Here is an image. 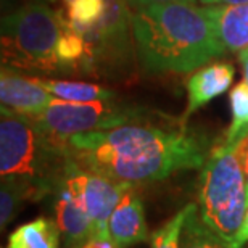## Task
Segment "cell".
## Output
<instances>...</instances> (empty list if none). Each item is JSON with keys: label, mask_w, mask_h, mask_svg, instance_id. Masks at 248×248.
Returning <instances> with one entry per match:
<instances>
[{"label": "cell", "mask_w": 248, "mask_h": 248, "mask_svg": "<svg viewBox=\"0 0 248 248\" xmlns=\"http://www.w3.org/2000/svg\"><path fill=\"white\" fill-rule=\"evenodd\" d=\"M60 227L50 217H36L16 227L8 237L7 248H60Z\"/></svg>", "instance_id": "4fadbf2b"}, {"label": "cell", "mask_w": 248, "mask_h": 248, "mask_svg": "<svg viewBox=\"0 0 248 248\" xmlns=\"http://www.w3.org/2000/svg\"><path fill=\"white\" fill-rule=\"evenodd\" d=\"M69 156V155H68ZM60 186H63L82 206L97 226V234L108 231V219L131 184L113 181L110 177L81 168L68 158Z\"/></svg>", "instance_id": "52a82bcc"}, {"label": "cell", "mask_w": 248, "mask_h": 248, "mask_svg": "<svg viewBox=\"0 0 248 248\" xmlns=\"http://www.w3.org/2000/svg\"><path fill=\"white\" fill-rule=\"evenodd\" d=\"M39 200L34 186L19 177H2L0 184V227L2 231L23 210L24 202Z\"/></svg>", "instance_id": "2e32d148"}, {"label": "cell", "mask_w": 248, "mask_h": 248, "mask_svg": "<svg viewBox=\"0 0 248 248\" xmlns=\"http://www.w3.org/2000/svg\"><path fill=\"white\" fill-rule=\"evenodd\" d=\"M66 152L81 168L136 186L203 168L208 140L186 126L166 129L131 123L74 134L66 140Z\"/></svg>", "instance_id": "6da1fadb"}, {"label": "cell", "mask_w": 248, "mask_h": 248, "mask_svg": "<svg viewBox=\"0 0 248 248\" xmlns=\"http://www.w3.org/2000/svg\"><path fill=\"white\" fill-rule=\"evenodd\" d=\"M0 100L2 107L36 118L50 105L53 95L46 91L37 78H26L15 68L2 66L0 73Z\"/></svg>", "instance_id": "ba28073f"}, {"label": "cell", "mask_w": 248, "mask_h": 248, "mask_svg": "<svg viewBox=\"0 0 248 248\" xmlns=\"http://www.w3.org/2000/svg\"><path fill=\"white\" fill-rule=\"evenodd\" d=\"M131 34L143 71L190 73L224 55L205 8L193 2L132 8Z\"/></svg>", "instance_id": "7a4b0ae2"}, {"label": "cell", "mask_w": 248, "mask_h": 248, "mask_svg": "<svg viewBox=\"0 0 248 248\" xmlns=\"http://www.w3.org/2000/svg\"><path fill=\"white\" fill-rule=\"evenodd\" d=\"M64 12L58 13L60 21L84 34L98 26L110 7V0H62Z\"/></svg>", "instance_id": "5bb4252c"}, {"label": "cell", "mask_w": 248, "mask_h": 248, "mask_svg": "<svg viewBox=\"0 0 248 248\" xmlns=\"http://www.w3.org/2000/svg\"><path fill=\"white\" fill-rule=\"evenodd\" d=\"M203 5H244L248 0H200Z\"/></svg>", "instance_id": "cb8c5ba5"}, {"label": "cell", "mask_w": 248, "mask_h": 248, "mask_svg": "<svg viewBox=\"0 0 248 248\" xmlns=\"http://www.w3.org/2000/svg\"><path fill=\"white\" fill-rule=\"evenodd\" d=\"M41 86L52 93L53 97L68 102H97V100H113L116 93L108 87L98 86L92 82L82 81H55V79L37 78Z\"/></svg>", "instance_id": "9a60e30c"}, {"label": "cell", "mask_w": 248, "mask_h": 248, "mask_svg": "<svg viewBox=\"0 0 248 248\" xmlns=\"http://www.w3.org/2000/svg\"><path fill=\"white\" fill-rule=\"evenodd\" d=\"M2 248H5V247H2Z\"/></svg>", "instance_id": "4316f807"}, {"label": "cell", "mask_w": 248, "mask_h": 248, "mask_svg": "<svg viewBox=\"0 0 248 248\" xmlns=\"http://www.w3.org/2000/svg\"><path fill=\"white\" fill-rule=\"evenodd\" d=\"M57 60L60 71L87 73L89 48L86 39L64 23H62V36L57 44Z\"/></svg>", "instance_id": "e0dca14e"}, {"label": "cell", "mask_w": 248, "mask_h": 248, "mask_svg": "<svg viewBox=\"0 0 248 248\" xmlns=\"http://www.w3.org/2000/svg\"><path fill=\"white\" fill-rule=\"evenodd\" d=\"M215 36L226 52H242L248 47V3L205 5Z\"/></svg>", "instance_id": "8fae6325"}, {"label": "cell", "mask_w": 248, "mask_h": 248, "mask_svg": "<svg viewBox=\"0 0 248 248\" xmlns=\"http://www.w3.org/2000/svg\"><path fill=\"white\" fill-rule=\"evenodd\" d=\"M247 177L240 143H221L210 152L198 184V210L203 222L232 245L247 213Z\"/></svg>", "instance_id": "277c9868"}, {"label": "cell", "mask_w": 248, "mask_h": 248, "mask_svg": "<svg viewBox=\"0 0 248 248\" xmlns=\"http://www.w3.org/2000/svg\"><path fill=\"white\" fill-rule=\"evenodd\" d=\"M239 60L242 64V69H244V79L248 84V47H245L244 50L239 52Z\"/></svg>", "instance_id": "d4e9b609"}, {"label": "cell", "mask_w": 248, "mask_h": 248, "mask_svg": "<svg viewBox=\"0 0 248 248\" xmlns=\"http://www.w3.org/2000/svg\"><path fill=\"white\" fill-rule=\"evenodd\" d=\"M232 121L226 132L224 145L235 147L248 137V84L240 81L229 93Z\"/></svg>", "instance_id": "d6986e66"}, {"label": "cell", "mask_w": 248, "mask_h": 248, "mask_svg": "<svg viewBox=\"0 0 248 248\" xmlns=\"http://www.w3.org/2000/svg\"><path fill=\"white\" fill-rule=\"evenodd\" d=\"M188 213V205L176 213L165 226L156 229L150 237L152 248H181V232Z\"/></svg>", "instance_id": "ffe728a7"}, {"label": "cell", "mask_w": 248, "mask_h": 248, "mask_svg": "<svg viewBox=\"0 0 248 248\" xmlns=\"http://www.w3.org/2000/svg\"><path fill=\"white\" fill-rule=\"evenodd\" d=\"M248 244V206H247V213L244 217V222H242L239 232H237L234 242H232V248H244Z\"/></svg>", "instance_id": "44dd1931"}, {"label": "cell", "mask_w": 248, "mask_h": 248, "mask_svg": "<svg viewBox=\"0 0 248 248\" xmlns=\"http://www.w3.org/2000/svg\"><path fill=\"white\" fill-rule=\"evenodd\" d=\"M127 5H131L132 8L145 7V5L152 3H171V2H197V0H126Z\"/></svg>", "instance_id": "7402d4cb"}, {"label": "cell", "mask_w": 248, "mask_h": 248, "mask_svg": "<svg viewBox=\"0 0 248 248\" xmlns=\"http://www.w3.org/2000/svg\"><path fill=\"white\" fill-rule=\"evenodd\" d=\"M240 153H242V161H244V170L247 177V202H248V137L240 142Z\"/></svg>", "instance_id": "603a6c76"}, {"label": "cell", "mask_w": 248, "mask_h": 248, "mask_svg": "<svg viewBox=\"0 0 248 248\" xmlns=\"http://www.w3.org/2000/svg\"><path fill=\"white\" fill-rule=\"evenodd\" d=\"M143 115L139 107L113 100L68 102L53 97L50 105L32 120L52 142L66 147V140L74 134L107 131L137 123L145 120Z\"/></svg>", "instance_id": "8992f818"}, {"label": "cell", "mask_w": 248, "mask_h": 248, "mask_svg": "<svg viewBox=\"0 0 248 248\" xmlns=\"http://www.w3.org/2000/svg\"><path fill=\"white\" fill-rule=\"evenodd\" d=\"M181 248H232L226 240L215 234L200 216L195 203H188V213L181 232Z\"/></svg>", "instance_id": "ac0fdd59"}, {"label": "cell", "mask_w": 248, "mask_h": 248, "mask_svg": "<svg viewBox=\"0 0 248 248\" xmlns=\"http://www.w3.org/2000/svg\"><path fill=\"white\" fill-rule=\"evenodd\" d=\"M235 76V68L232 63L219 62L198 68L190 78L187 79V108L182 115L181 123L186 121L193 113L210 103L213 98L224 93L231 87Z\"/></svg>", "instance_id": "9c48e42d"}, {"label": "cell", "mask_w": 248, "mask_h": 248, "mask_svg": "<svg viewBox=\"0 0 248 248\" xmlns=\"http://www.w3.org/2000/svg\"><path fill=\"white\" fill-rule=\"evenodd\" d=\"M55 221L62 232L64 248H82L97 234V226L63 186L57 188Z\"/></svg>", "instance_id": "7c38bea8"}, {"label": "cell", "mask_w": 248, "mask_h": 248, "mask_svg": "<svg viewBox=\"0 0 248 248\" xmlns=\"http://www.w3.org/2000/svg\"><path fill=\"white\" fill-rule=\"evenodd\" d=\"M58 13L42 2H29L2 18V63L28 71H60Z\"/></svg>", "instance_id": "5b68a950"}, {"label": "cell", "mask_w": 248, "mask_h": 248, "mask_svg": "<svg viewBox=\"0 0 248 248\" xmlns=\"http://www.w3.org/2000/svg\"><path fill=\"white\" fill-rule=\"evenodd\" d=\"M66 147L52 142L31 116L0 110V174L28 181L39 198L57 192L68 163Z\"/></svg>", "instance_id": "3957f363"}, {"label": "cell", "mask_w": 248, "mask_h": 248, "mask_svg": "<svg viewBox=\"0 0 248 248\" xmlns=\"http://www.w3.org/2000/svg\"><path fill=\"white\" fill-rule=\"evenodd\" d=\"M52 2H55V0H52Z\"/></svg>", "instance_id": "484cf974"}, {"label": "cell", "mask_w": 248, "mask_h": 248, "mask_svg": "<svg viewBox=\"0 0 248 248\" xmlns=\"http://www.w3.org/2000/svg\"><path fill=\"white\" fill-rule=\"evenodd\" d=\"M108 231L118 248H129L148 240V229L140 197L129 187L108 219Z\"/></svg>", "instance_id": "30bf717a"}]
</instances>
